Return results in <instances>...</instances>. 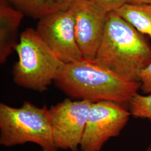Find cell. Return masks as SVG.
<instances>
[{
	"label": "cell",
	"mask_w": 151,
	"mask_h": 151,
	"mask_svg": "<svg viewBox=\"0 0 151 151\" xmlns=\"http://www.w3.org/2000/svg\"><path fill=\"white\" fill-rule=\"evenodd\" d=\"M55 85L65 95L93 103L111 101L124 106L140 88L139 82L130 81L94 60L82 58L65 63Z\"/></svg>",
	"instance_id": "1"
},
{
	"label": "cell",
	"mask_w": 151,
	"mask_h": 151,
	"mask_svg": "<svg viewBox=\"0 0 151 151\" xmlns=\"http://www.w3.org/2000/svg\"><path fill=\"white\" fill-rule=\"evenodd\" d=\"M94 60L127 80L139 82L138 72L151 63V45L145 34L110 11Z\"/></svg>",
	"instance_id": "2"
},
{
	"label": "cell",
	"mask_w": 151,
	"mask_h": 151,
	"mask_svg": "<svg viewBox=\"0 0 151 151\" xmlns=\"http://www.w3.org/2000/svg\"><path fill=\"white\" fill-rule=\"evenodd\" d=\"M15 50L19 60L13 69V79L17 85L25 88L46 90L65 65L32 28L21 33Z\"/></svg>",
	"instance_id": "3"
},
{
	"label": "cell",
	"mask_w": 151,
	"mask_h": 151,
	"mask_svg": "<svg viewBox=\"0 0 151 151\" xmlns=\"http://www.w3.org/2000/svg\"><path fill=\"white\" fill-rule=\"evenodd\" d=\"M32 142L43 151H57L52 136L49 109L25 101L21 108L0 104V144L12 147Z\"/></svg>",
	"instance_id": "4"
},
{
	"label": "cell",
	"mask_w": 151,
	"mask_h": 151,
	"mask_svg": "<svg viewBox=\"0 0 151 151\" xmlns=\"http://www.w3.org/2000/svg\"><path fill=\"white\" fill-rule=\"evenodd\" d=\"M130 116L129 111L119 103H92L80 146L81 151H100L108 140L120 134Z\"/></svg>",
	"instance_id": "5"
},
{
	"label": "cell",
	"mask_w": 151,
	"mask_h": 151,
	"mask_svg": "<svg viewBox=\"0 0 151 151\" xmlns=\"http://www.w3.org/2000/svg\"><path fill=\"white\" fill-rule=\"evenodd\" d=\"M92 103L66 99L49 109L52 136L58 150L78 151Z\"/></svg>",
	"instance_id": "6"
},
{
	"label": "cell",
	"mask_w": 151,
	"mask_h": 151,
	"mask_svg": "<svg viewBox=\"0 0 151 151\" xmlns=\"http://www.w3.org/2000/svg\"><path fill=\"white\" fill-rule=\"evenodd\" d=\"M36 31L65 63L83 58L76 38L75 19L70 9L54 12L39 19Z\"/></svg>",
	"instance_id": "7"
},
{
	"label": "cell",
	"mask_w": 151,
	"mask_h": 151,
	"mask_svg": "<svg viewBox=\"0 0 151 151\" xmlns=\"http://www.w3.org/2000/svg\"><path fill=\"white\" fill-rule=\"evenodd\" d=\"M69 9L75 19L76 38L83 58L94 60L109 12L88 0H75Z\"/></svg>",
	"instance_id": "8"
},
{
	"label": "cell",
	"mask_w": 151,
	"mask_h": 151,
	"mask_svg": "<svg viewBox=\"0 0 151 151\" xmlns=\"http://www.w3.org/2000/svg\"><path fill=\"white\" fill-rule=\"evenodd\" d=\"M24 13L0 0V63L5 62L7 57L15 50L18 44V29Z\"/></svg>",
	"instance_id": "9"
},
{
	"label": "cell",
	"mask_w": 151,
	"mask_h": 151,
	"mask_svg": "<svg viewBox=\"0 0 151 151\" xmlns=\"http://www.w3.org/2000/svg\"><path fill=\"white\" fill-rule=\"evenodd\" d=\"M24 15L39 20L69 9L75 0H10Z\"/></svg>",
	"instance_id": "10"
},
{
	"label": "cell",
	"mask_w": 151,
	"mask_h": 151,
	"mask_svg": "<svg viewBox=\"0 0 151 151\" xmlns=\"http://www.w3.org/2000/svg\"><path fill=\"white\" fill-rule=\"evenodd\" d=\"M115 11L138 31L151 39V5L126 3Z\"/></svg>",
	"instance_id": "11"
},
{
	"label": "cell",
	"mask_w": 151,
	"mask_h": 151,
	"mask_svg": "<svg viewBox=\"0 0 151 151\" xmlns=\"http://www.w3.org/2000/svg\"><path fill=\"white\" fill-rule=\"evenodd\" d=\"M128 105L129 111L134 118L151 120V93L145 96L137 93Z\"/></svg>",
	"instance_id": "12"
},
{
	"label": "cell",
	"mask_w": 151,
	"mask_h": 151,
	"mask_svg": "<svg viewBox=\"0 0 151 151\" xmlns=\"http://www.w3.org/2000/svg\"><path fill=\"white\" fill-rule=\"evenodd\" d=\"M140 88L146 93H151V63L138 72Z\"/></svg>",
	"instance_id": "13"
},
{
	"label": "cell",
	"mask_w": 151,
	"mask_h": 151,
	"mask_svg": "<svg viewBox=\"0 0 151 151\" xmlns=\"http://www.w3.org/2000/svg\"><path fill=\"white\" fill-rule=\"evenodd\" d=\"M102 7L108 12L115 11L128 2V0H88Z\"/></svg>",
	"instance_id": "14"
},
{
	"label": "cell",
	"mask_w": 151,
	"mask_h": 151,
	"mask_svg": "<svg viewBox=\"0 0 151 151\" xmlns=\"http://www.w3.org/2000/svg\"><path fill=\"white\" fill-rule=\"evenodd\" d=\"M127 3L130 4H146L151 5V0H128Z\"/></svg>",
	"instance_id": "15"
},
{
	"label": "cell",
	"mask_w": 151,
	"mask_h": 151,
	"mask_svg": "<svg viewBox=\"0 0 151 151\" xmlns=\"http://www.w3.org/2000/svg\"><path fill=\"white\" fill-rule=\"evenodd\" d=\"M146 151H151V144L150 146L148 147V148L147 149Z\"/></svg>",
	"instance_id": "16"
}]
</instances>
